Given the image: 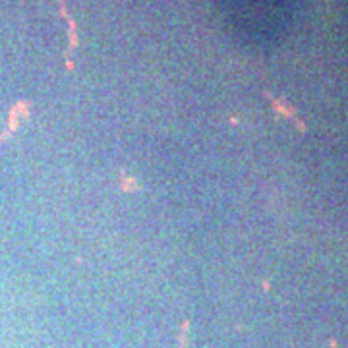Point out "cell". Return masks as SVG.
<instances>
[{
	"label": "cell",
	"mask_w": 348,
	"mask_h": 348,
	"mask_svg": "<svg viewBox=\"0 0 348 348\" xmlns=\"http://www.w3.org/2000/svg\"><path fill=\"white\" fill-rule=\"evenodd\" d=\"M60 12H62V16L68 19V23H70V33H68L70 35V48H68V50H73V48L77 47V43H79V41H77V35H76V29H77V27H76V22L72 19V16H70L68 10L64 8V2H60Z\"/></svg>",
	"instance_id": "1"
},
{
	"label": "cell",
	"mask_w": 348,
	"mask_h": 348,
	"mask_svg": "<svg viewBox=\"0 0 348 348\" xmlns=\"http://www.w3.org/2000/svg\"><path fill=\"white\" fill-rule=\"evenodd\" d=\"M120 188H122L124 191H137V190H139V184H137L128 172H122V174H120Z\"/></svg>",
	"instance_id": "2"
},
{
	"label": "cell",
	"mask_w": 348,
	"mask_h": 348,
	"mask_svg": "<svg viewBox=\"0 0 348 348\" xmlns=\"http://www.w3.org/2000/svg\"><path fill=\"white\" fill-rule=\"evenodd\" d=\"M273 106H275V108H278V112H282V114H286V116H288V118H290V120H292V122H294V124H296V126H298V128H300V130H304V124H302V122H300V120H298V118H296V116H294V114H292V112H290V108H286V106H284V105H282V103H278V101H273Z\"/></svg>",
	"instance_id": "3"
}]
</instances>
